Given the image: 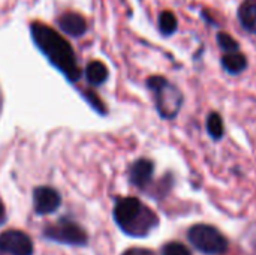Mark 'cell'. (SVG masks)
<instances>
[{"label":"cell","mask_w":256,"mask_h":255,"mask_svg":"<svg viewBox=\"0 0 256 255\" xmlns=\"http://www.w3.org/2000/svg\"><path fill=\"white\" fill-rule=\"evenodd\" d=\"M159 30L164 36H171L176 30H177V17L170 12V11H164L159 15Z\"/></svg>","instance_id":"14"},{"label":"cell","mask_w":256,"mask_h":255,"mask_svg":"<svg viewBox=\"0 0 256 255\" xmlns=\"http://www.w3.org/2000/svg\"><path fill=\"white\" fill-rule=\"evenodd\" d=\"M114 219L126 234L134 237H146L158 225V216L134 197H126L116 203Z\"/></svg>","instance_id":"2"},{"label":"cell","mask_w":256,"mask_h":255,"mask_svg":"<svg viewBox=\"0 0 256 255\" xmlns=\"http://www.w3.org/2000/svg\"><path fill=\"white\" fill-rule=\"evenodd\" d=\"M62 198L58 192L48 186H39L33 191V206L38 215H48L58 209Z\"/></svg>","instance_id":"7"},{"label":"cell","mask_w":256,"mask_h":255,"mask_svg":"<svg viewBox=\"0 0 256 255\" xmlns=\"http://www.w3.org/2000/svg\"><path fill=\"white\" fill-rule=\"evenodd\" d=\"M238 20L244 30L256 35V0H244L238 9Z\"/></svg>","instance_id":"10"},{"label":"cell","mask_w":256,"mask_h":255,"mask_svg":"<svg viewBox=\"0 0 256 255\" xmlns=\"http://www.w3.org/2000/svg\"><path fill=\"white\" fill-rule=\"evenodd\" d=\"M190 243L202 254L220 255L228 249V240L214 227L198 224L189 230Z\"/></svg>","instance_id":"4"},{"label":"cell","mask_w":256,"mask_h":255,"mask_svg":"<svg viewBox=\"0 0 256 255\" xmlns=\"http://www.w3.org/2000/svg\"><path fill=\"white\" fill-rule=\"evenodd\" d=\"M216 39H218V45L225 53H232V51H238L240 50L238 42L234 38H231V35H228V33L220 32V33H218V38Z\"/></svg>","instance_id":"15"},{"label":"cell","mask_w":256,"mask_h":255,"mask_svg":"<svg viewBox=\"0 0 256 255\" xmlns=\"http://www.w3.org/2000/svg\"><path fill=\"white\" fill-rule=\"evenodd\" d=\"M207 132L208 135L213 138V140H220L224 137V132H225V126H224V120L222 117L216 113V111H212L208 116H207Z\"/></svg>","instance_id":"13"},{"label":"cell","mask_w":256,"mask_h":255,"mask_svg":"<svg viewBox=\"0 0 256 255\" xmlns=\"http://www.w3.org/2000/svg\"><path fill=\"white\" fill-rule=\"evenodd\" d=\"M162 255H192L190 251L180 242L166 243L162 249Z\"/></svg>","instance_id":"16"},{"label":"cell","mask_w":256,"mask_h":255,"mask_svg":"<svg viewBox=\"0 0 256 255\" xmlns=\"http://www.w3.org/2000/svg\"><path fill=\"white\" fill-rule=\"evenodd\" d=\"M0 251L10 255H33V243L26 233L8 230L0 234Z\"/></svg>","instance_id":"6"},{"label":"cell","mask_w":256,"mask_h":255,"mask_svg":"<svg viewBox=\"0 0 256 255\" xmlns=\"http://www.w3.org/2000/svg\"><path fill=\"white\" fill-rule=\"evenodd\" d=\"M147 86L154 95L156 108L160 117L168 120L174 119L183 105V93L180 92V89L159 75L150 77L147 80Z\"/></svg>","instance_id":"3"},{"label":"cell","mask_w":256,"mask_h":255,"mask_svg":"<svg viewBox=\"0 0 256 255\" xmlns=\"http://www.w3.org/2000/svg\"><path fill=\"white\" fill-rule=\"evenodd\" d=\"M58 26L68 36L72 38H80L87 30V23L84 17L76 12H64L58 18Z\"/></svg>","instance_id":"8"},{"label":"cell","mask_w":256,"mask_h":255,"mask_svg":"<svg viewBox=\"0 0 256 255\" xmlns=\"http://www.w3.org/2000/svg\"><path fill=\"white\" fill-rule=\"evenodd\" d=\"M30 32L38 48L60 72H63V75H66L68 80L76 81L81 77L75 53L64 38L42 23H32Z\"/></svg>","instance_id":"1"},{"label":"cell","mask_w":256,"mask_h":255,"mask_svg":"<svg viewBox=\"0 0 256 255\" xmlns=\"http://www.w3.org/2000/svg\"><path fill=\"white\" fill-rule=\"evenodd\" d=\"M222 66L224 69L231 74V75H238L242 74L246 68H248V59L244 54H242L240 51H232V53H226L222 57Z\"/></svg>","instance_id":"11"},{"label":"cell","mask_w":256,"mask_h":255,"mask_svg":"<svg viewBox=\"0 0 256 255\" xmlns=\"http://www.w3.org/2000/svg\"><path fill=\"white\" fill-rule=\"evenodd\" d=\"M86 78H87V81L90 84L100 86L108 78V69H106V66L102 62L94 60V62L87 65V68H86Z\"/></svg>","instance_id":"12"},{"label":"cell","mask_w":256,"mask_h":255,"mask_svg":"<svg viewBox=\"0 0 256 255\" xmlns=\"http://www.w3.org/2000/svg\"><path fill=\"white\" fill-rule=\"evenodd\" d=\"M44 234L50 240L70 245V246H84L87 243L86 231L78 224L68 221V219H62L57 224L45 228Z\"/></svg>","instance_id":"5"},{"label":"cell","mask_w":256,"mask_h":255,"mask_svg":"<svg viewBox=\"0 0 256 255\" xmlns=\"http://www.w3.org/2000/svg\"><path fill=\"white\" fill-rule=\"evenodd\" d=\"M123 255H152V252L148 251H140V249H132V251H128Z\"/></svg>","instance_id":"17"},{"label":"cell","mask_w":256,"mask_h":255,"mask_svg":"<svg viewBox=\"0 0 256 255\" xmlns=\"http://www.w3.org/2000/svg\"><path fill=\"white\" fill-rule=\"evenodd\" d=\"M154 165L148 159H138L130 167V182L138 188H146L153 177Z\"/></svg>","instance_id":"9"},{"label":"cell","mask_w":256,"mask_h":255,"mask_svg":"<svg viewBox=\"0 0 256 255\" xmlns=\"http://www.w3.org/2000/svg\"><path fill=\"white\" fill-rule=\"evenodd\" d=\"M6 221V210H4V206L0 200V225Z\"/></svg>","instance_id":"18"}]
</instances>
